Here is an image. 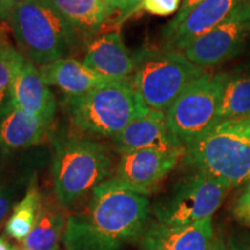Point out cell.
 <instances>
[{"instance_id":"cell-1","label":"cell","mask_w":250,"mask_h":250,"mask_svg":"<svg viewBox=\"0 0 250 250\" xmlns=\"http://www.w3.org/2000/svg\"><path fill=\"white\" fill-rule=\"evenodd\" d=\"M151 214L148 196L110 177L94 188L85 211L68 215L62 245L66 250H123L139 241Z\"/></svg>"},{"instance_id":"cell-2","label":"cell","mask_w":250,"mask_h":250,"mask_svg":"<svg viewBox=\"0 0 250 250\" xmlns=\"http://www.w3.org/2000/svg\"><path fill=\"white\" fill-rule=\"evenodd\" d=\"M184 148L187 167L228 189L250 181V125L246 120L221 122Z\"/></svg>"},{"instance_id":"cell-3","label":"cell","mask_w":250,"mask_h":250,"mask_svg":"<svg viewBox=\"0 0 250 250\" xmlns=\"http://www.w3.org/2000/svg\"><path fill=\"white\" fill-rule=\"evenodd\" d=\"M28 61L37 66L68 58L77 44V31L50 0H30L7 19Z\"/></svg>"},{"instance_id":"cell-4","label":"cell","mask_w":250,"mask_h":250,"mask_svg":"<svg viewBox=\"0 0 250 250\" xmlns=\"http://www.w3.org/2000/svg\"><path fill=\"white\" fill-rule=\"evenodd\" d=\"M67 100L72 121L80 130L112 138L149 111L131 79L107 81L83 95Z\"/></svg>"},{"instance_id":"cell-5","label":"cell","mask_w":250,"mask_h":250,"mask_svg":"<svg viewBox=\"0 0 250 250\" xmlns=\"http://www.w3.org/2000/svg\"><path fill=\"white\" fill-rule=\"evenodd\" d=\"M111 158L101 144L89 139L66 138L55 142L52 164L55 195L64 208L110 179Z\"/></svg>"},{"instance_id":"cell-6","label":"cell","mask_w":250,"mask_h":250,"mask_svg":"<svg viewBox=\"0 0 250 250\" xmlns=\"http://www.w3.org/2000/svg\"><path fill=\"white\" fill-rule=\"evenodd\" d=\"M136 70L131 80L140 100L148 109L166 112L183 90L204 73L177 50L134 52Z\"/></svg>"},{"instance_id":"cell-7","label":"cell","mask_w":250,"mask_h":250,"mask_svg":"<svg viewBox=\"0 0 250 250\" xmlns=\"http://www.w3.org/2000/svg\"><path fill=\"white\" fill-rule=\"evenodd\" d=\"M228 188L202 171L192 170L173 184L152 205L155 220L181 227L212 218L223 204Z\"/></svg>"},{"instance_id":"cell-8","label":"cell","mask_w":250,"mask_h":250,"mask_svg":"<svg viewBox=\"0 0 250 250\" xmlns=\"http://www.w3.org/2000/svg\"><path fill=\"white\" fill-rule=\"evenodd\" d=\"M227 77L228 73L204 72L183 90L166 111L168 127L184 147L217 124Z\"/></svg>"},{"instance_id":"cell-9","label":"cell","mask_w":250,"mask_h":250,"mask_svg":"<svg viewBox=\"0 0 250 250\" xmlns=\"http://www.w3.org/2000/svg\"><path fill=\"white\" fill-rule=\"evenodd\" d=\"M249 37L250 0H243L223 22L190 42L182 52L197 66H215L237 57Z\"/></svg>"},{"instance_id":"cell-10","label":"cell","mask_w":250,"mask_h":250,"mask_svg":"<svg viewBox=\"0 0 250 250\" xmlns=\"http://www.w3.org/2000/svg\"><path fill=\"white\" fill-rule=\"evenodd\" d=\"M183 153L139 149L122 154L112 179L127 189L149 196L183 158Z\"/></svg>"},{"instance_id":"cell-11","label":"cell","mask_w":250,"mask_h":250,"mask_svg":"<svg viewBox=\"0 0 250 250\" xmlns=\"http://www.w3.org/2000/svg\"><path fill=\"white\" fill-rule=\"evenodd\" d=\"M115 148L124 154L139 149H159L184 154V145L171 133L166 120V112L149 109L115 136Z\"/></svg>"},{"instance_id":"cell-12","label":"cell","mask_w":250,"mask_h":250,"mask_svg":"<svg viewBox=\"0 0 250 250\" xmlns=\"http://www.w3.org/2000/svg\"><path fill=\"white\" fill-rule=\"evenodd\" d=\"M213 237L212 218L181 227L149 220L138 245L142 250H208Z\"/></svg>"},{"instance_id":"cell-13","label":"cell","mask_w":250,"mask_h":250,"mask_svg":"<svg viewBox=\"0 0 250 250\" xmlns=\"http://www.w3.org/2000/svg\"><path fill=\"white\" fill-rule=\"evenodd\" d=\"M83 64L108 80L131 79L136 70V55L124 44L120 33H104L87 46Z\"/></svg>"},{"instance_id":"cell-14","label":"cell","mask_w":250,"mask_h":250,"mask_svg":"<svg viewBox=\"0 0 250 250\" xmlns=\"http://www.w3.org/2000/svg\"><path fill=\"white\" fill-rule=\"evenodd\" d=\"M11 105L39 115L46 121L55 118L57 105L54 94L42 79L39 68L22 56L11 88Z\"/></svg>"},{"instance_id":"cell-15","label":"cell","mask_w":250,"mask_h":250,"mask_svg":"<svg viewBox=\"0 0 250 250\" xmlns=\"http://www.w3.org/2000/svg\"><path fill=\"white\" fill-rule=\"evenodd\" d=\"M243 0H204L173 29H164L167 49L182 51L186 46L220 24Z\"/></svg>"},{"instance_id":"cell-16","label":"cell","mask_w":250,"mask_h":250,"mask_svg":"<svg viewBox=\"0 0 250 250\" xmlns=\"http://www.w3.org/2000/svg\"><path fill=\"white\" fill-rule=\"evenodd\" d=\"M52 122L9 105L0 116V151L4 155L41 143Z\"/></svg>"},{"instance_id":"cell-17","label":"cell","mask_w":250,"mask_h":250,"mask_svg":"<svg viewBox=\"0 0 250 250\" xmlns=\"http://www.w3.org/2000/svg\"><path fill=\"white\" fill-rule=\"evenodd\" d=\"M42 79L48 86L58 87L67 99L77 98L90 92L102 83L111 81L90 70L83 62L62 58L39 67Z\"/></svg>"},{"instance_id":"cell-18","label":"cell","mask_w":250,"mask_h":250,"mask_svg":"<svg viewBox=\"0 0 250 250\" xmlns=\"http://www.w3.org/2000/svg\"><path fill=\"white\" fill-rule=\"evenodd\" d=\"M67 217L58 201L42 198L33 229L22 242V250H57L66 229Z\"/></svg>"},{"instance_id":"cell-19","label":"cell","mask_w":250,"mask_h":250,"mask_svg":"<svg viewBox=\"0 0 250 250\" xmlns=\"http://www.w3.org/2000/svg\"><path fill=\"white\" fill-rule=\"evenodd\" d=\"M77 33L92 36L109 22V11L102 0H50Z\"/></svg>"},{"instance_id":"cell-20","label":"cell","mask_w":250,"mask_h":250,"mask_svg":"<svg viewBox=\"0 0 250 250\" xmlns=\"http://www.w3.org/2000/svg\"><path fill=\"white\" fill-rule=\"evenodd\" d=\"M248 116H250V71L242 66L228 73L219 105L217 124L226 121L245 120Z\"/></svg>"},{"instance_id":"cell-21","label":"cell","mask_w":250,"mask_h":250,"mask_svg":"<svg viewBox=\"0 0 250 250\" xmlns=\"http://www.w3.org/2000/svg\"><path fill=\"white\" fill-rule=\"evenodd\" d=\"M42 193L37 182V175L31 176L26 190V195L13 206V210L5 225L6 234L18 242H23L29 235L39 217Z\"/></svg>"},{"instance_id":"cell-22","label":"cell","mask_w":250,"mask_h":250,"mask_svg":"<svg viewBox=\"0 0 250 250\" xmlns=\"http://www.w3.org/2000/svg\"><path fill=\"white\" fill-rule=\"evenodd\" d=\"M22 54L9 43L0 41V116L11 105V88Z\"/></svg>"},{"instance_id":"cell-23","label":"cell","mask_w":250,"mask_h":250,"mask_svg":"<svg viewBox=\"0 0 250 250\" xmlns=\"http://www.w3.org/2000/svg\"><path fill=\"white\" fill-rule=\"evenodd\" d=\"M144 0H112L108 5L109 22L115 24H122L133 15L136 12H139L140 5Z\"/></svg>"},{"instance_id":"cell-24","label":"cell","mask_w":250,"mask_h":250,"mask_svg":"<svg viewBox=\"0 0 250 250\" xmlns=\"http://www.w3.org/2000/svg\"><path fill=\"white\" fill-rule=\"evenodd\" d=\"M182 0H144L139 11H145L158 17H168L181 7Z\"/></svg>"},{"instance_id":"cell-25","label":"cell","mask_w":250,"mask_h":250,"mask_svg":"<svg viewBox=\"0 0 250 250\" xmlns=\"http://www.w3.org/2000/svg\"><path fill=\"white\" fill-rule=\"evenodd\" d=\"M15 197L13 187L5 181L0 180V228L8 219V214L12 210Z\"/></svg>"},{"instance_id":"cell-26","label":"cell","mask_w":250,"mask_h":250,"mask_svg":"<svg viewBox=\"0 0 250 250\" xmlns=\"http://www.w3.org/2000/svg\"><path fill=\"white\" fill-rule=\"evenodd\" d=\"M233 215L239 223L250 226V188H246L233 206Z\"/></svg>"},{"instance_id":"cell-27","label":"cell","mask_w":250,"mask_h":250,"mask_svg":"<svg viewBox=\"0 0 250 250\" xmlns=\"http://www.w3.org/2000/svg\"><path fill=\"white\" fill-rule=\"evenodd\" d=\"M203 1H204V0H183L182 4H181V7L179 9V13H177L176 17H175L173 20L168 23V26L165 28V30L173 29V28L179 26L184 19L188 17V14H189L190 12L196 7V6H198Z\"/></svg>"},{"instance_id":"cell-28","label":"cell","mask_w":250,"mask_h":250,"mask_svg":"<svg viewBox=\"0 0 250 250\" xmlns=\"http://www.w3.org/2000/svg\"><path fill=\"white\" fill-rule=\"evenodd\" d=\"M228 250H250V234L236 230L227 239Z\"/></svg>"},{"instance_id":"cell-29","label":"cell","mask_w":250,"mask_h":250,"mask_svg":"<svg viewBox=\"0 0 250 250\" xmlns=\"http://www.w3.org/2000/svg\"><path fill=\"white\" fill-rule=\"evenodd\" d=\"M28 1L30 0H0V19L7 20L15 8Z\"/></svg>"},{"instance_id":"cell-30","label":"cell","mask_w":250,"mask_h":250,"mask_svg":"<svg viewBox=\"0 0 250 250\" xmlns=\"http://www.w3.org/2000/svg\"><path fill=\"white\" fill-rule=\"evenodd\" d=\"M208 250H228L227 240L225 239L224 234L221 232L214 233V237Z\"/></svg>"},{"instance_id":"cell-31","label":"cell","mask_w":250,"mask_h":250,"mask_svg":"<svg viewBox=\"0 0 250 250\" xmlns=\"http://www.w3.org/2000/svg\"><path fill=\"white\" fill-rule=\"evenodd\" d=\"M0 250H20L18 246L12 243L6 235L0 236Z\"/></svg>"},{"instance_id":"cell-32","label":"cell","mask_w":250,"mask_h":250,"mask_svg":"<svg viewBox=\"0 0 250 250\" xmlns=\"http://www.w3.org/2000/svg\"><path fill=\"white\" fill-rule=\"evenodd\" d=\"M102 1H103V2H104V4H105V6H107V7H108V5H109V4H110V2L112 1V0H102Z\"/></svg>"},{"instance_id":"cell-33","label":"cell","mask_w":250,"mask_h":250,"mask_svg":"<svg viewBox=\"0 0 250 250\" xmlns=\"http://www.w3.org/2000/svg\"><path fill=\"white\" fill-rule=\"evenodd\" d=\"M245 66H246L247 68H248V70L250 71V58H249V61H248V62H247V64L245 65Z\"/></svg>"},{"instance_id":"cell-34","label":"cell","mask_w":250,"mask_h":250,"mask_svg":"<svg viewBox=\"0 0 250 250\" xmlns=\"http://www.w3.org/2000/svg\"><path fill=\"white\" fill-rule=\"evenodd\" d=\"M245 120H246L247 123H248V124L250 125V116H248V117H247V118H245Z\"/></svg>"},{"instance_id":"cell-35","label":"cell","mask_w":250,"mask_h":250,"mask_svg":"<svg viewBox=\"0 0 250 250\" xmlns=\"http://www.w3.org/2000/svg\"><path fill=\"white\" fill-rule=\"evenodd\" d=\"M246 188H250V181H249L248 183H247V187Z\"/></svg>"},{"instance_id":"cell-36","label":"cell","mask_w":250,"mask_h":250,"mask_svg":"<svg viewBox=\"0 0 250 250\" xmlns=\"http://www.w3.org/2000/svg\"><path fill=\"white\" fill-rule=\"evenodd\" d=\"M57 250H66V249H57Z\"/></svg>"},{"instance_id":"cell-37","label":"cell","mask_w":250,"mask_h":250,"mask_svg":"<svg viewBox=\"0 0 250 250\" xmlns=\"http://www.w3.org/2000/svg\"><path fill=\"white\" fill-rule=\"evenodd\" d=\"M20 250H22V249H20Z\"/></svg>"}]
</instances>
